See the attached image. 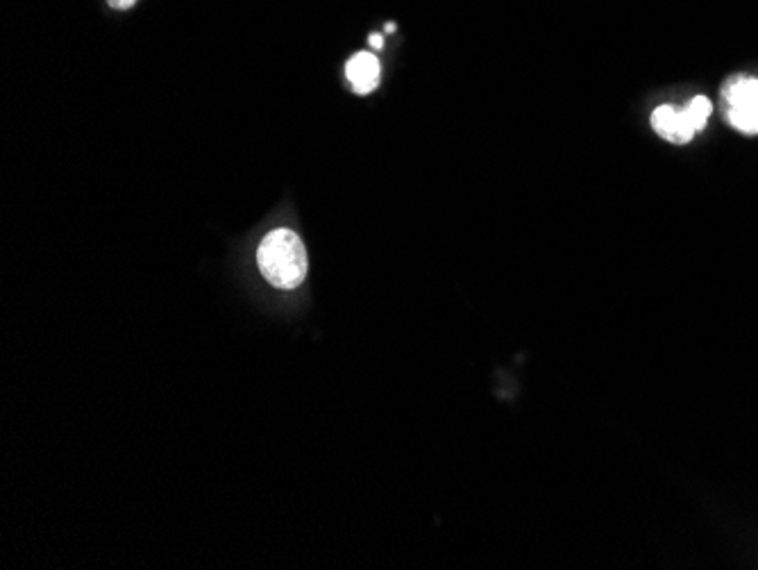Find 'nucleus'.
<instances>
[{"label":"nucleus","instance_id":"obj_7","mask_svg":"<svg viewBox=\"0 0 758 570\" xmlns=\"http://www.w3.org/2000/svg\"><path fill=\"white\" fill-rule=\"evenodd\" d=\"M370 46L382 48L384 46V37L382 35H370Z\"/></svg>","mask_w":758,"mask_h":570},{"label":"nucleus","instance_id":"obj_3","mask_svg":"<svg viewBox=\"0 0 758 570\" xmlns=\"http://www.w3.org/2000/svg\"><path fill=\"white\" fill-rule=\"evenodd\" d=\"M652 128L661 139L670 144H688L695 137L697 130L690 121L686 107L677 105H661L652 112Z\"/></svg>","mask_w":758,"mask_h":570},{"label":"nucleus","instance_id":"obj_4","mask_svg":"<svg viewBox=\"0 0 758 570\" xmlns=\"http://www.w3.org/2000/svg\"><path fill=\"white\" fill-rule=\"evenodd\" d=\"M379 73H382V66H379V60L373 53H357L345 64V75H348L352 89L359 96H366L377 89Z\"/></svg>","mask_w":758,"mask_h":570},{"label":"nucleus","instance_id":"obj_5","mask_svg":"<svg viewBox=\"0 0 758 570\" xmlns=\"http://www.w3.org/2000/svg\"><path fill=\"white\" fill-rule=\"evenodd\" d=\"M686 110H688L690 121H693V125H695V130L702 132L706 128V123H709V119H711L713 105H711V100L706 98V96H695L686 105Z\"/></svg>","mask_w":758,"mask_h":570},{"label":"nucleus","instance_id":"obj_6","mask_svg":"<svg viewBox=\"0 0 758 570\" xmlns=\"http://www.w3.org/2000/svg\"><path fill=\"white\" fill-rule=\"evenodd\" d=\"M109 7H114V10H130V7H134V3L137 0H107Z\"/></svg>","mask_w":758,"mask_h":570},{"label":"nucleus","instance_id":"obj_1","mask_svg":"<svg viewBox=\"0 0 758 570\" xmlns=\"http://www.w3.org/2000/svg\"><path fill=\"white\" fill-rule=\"evenodd\" d=\"M257 264L264 278L277 289H296L307 278L305 243L293 230H273L257 250Z\"/></svg>","mask_w":758,"mask_h":570},{"label":"nucleus","instance_id":"obj_2","mask_svg":"<svg viewBox=\"0 0 758 570\" xmlns=\"http://www.w3.org/2000/svg\"><path fill=\"white\" fill-rule=\"evenodd\" d=\"M722 114L740 134H758V78L736 73L720 89Z\"/></svg>","mask_w":758,"mask_h":570}]
</instances>
